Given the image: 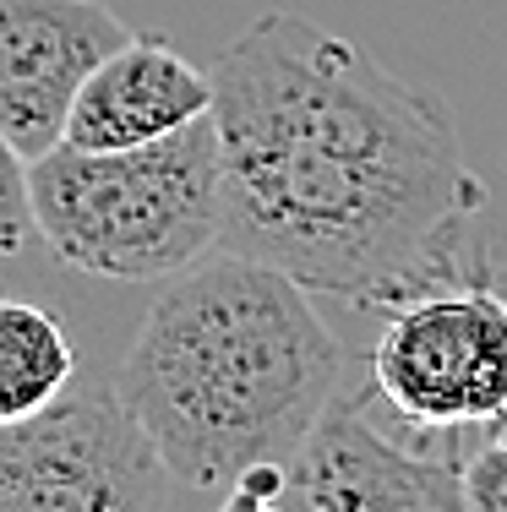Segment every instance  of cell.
<instances>
[{
  "mask_svg": "<svg viewBox=\"0 0 507 512\" xmlns=\"http://www.w3.org/2000/svg\"><path fill=\"white\" fill-rule=\"evenodd\" d=\"M208 77L224 169L219 251L371 311L480 262L469 224L486 180L464 164L437 88L295 11L257 17Z\"/></svg>",
  "mask_w": 507,
  "mask_h": 512,
  "instance_id": "1",
  "label": "cell"
},
{
  "mask_svg": "<svg viewBox=\"0 0 507 512\" xmlns=\"http://www.w3.org/2000/svg\"><path fill=\"white\" fill-rule=\"evenodd\" d=\"M115 393L175 485L235 491L246 474L300 458L349 393V349L289 273L213 251L164 278Z\"/></svg>",
  "mask_w": 507,
  "mask_h": 512,
  "instance_id": "2",
  "label": "cell"
},
{
  "mask_svg": "<svg viewBox=\"0 0 507 512\" xmlns=\"http://www.w3.org/2000/svg\"><path fill=\"white\" fill-rule=\"evenodd\" d=\"M39 240L66 267L115 284H164L219 251V120L197 115L137 148H71L33 158Z\"/></svg>",
  "mask_w": 507,
  "mask_h": 512,
  "instance_id": "3",
  "label": "cell"
},
{
  "mask_svg": "<svg viewBox=\"0 0 507 512\" xmlns=\"http://www.w3.org/2000/svg\"><path fill=\"white\" fill-rule=\"evenodd\" d=\"M371 393L415 442L448 436V447H464L507 420V278H491L486 256L388 306L371 344Z\"/></svg>",
  "mask_w": 507,
  "mask_h": 512,
  "instance_id": "4",
  "label": "cell"
},
{
  "mask_svg": "<svg viewBox=\"0 0 507 512\" xmlns=\"http://www.w3.org/2000/svg\"><path fill=\"white\" fill-rule=\"evenodd\" d=\"M169 485L115 382H77L44 414L0 425V512H164Z\"/></svg>",
  "mask_w": 507,
  "mask_h": 512,
  "instance_id": "5",
  "label": "cell"
},
{
  "mask_svg": "<svg viewBox=\"0 0 507 512\" xmlns=\"http://www.w3.org/2000/svg\"><path fill=\"white\" fill-rule=\"evenodd\" d=\"M126 39L131 28L104 0H0V131L22 158L66 142L82 82Z\"/></svg>",
  "mask_w": 507,
  "mask_h": 512,
  "instance_id": "6",
  "label": "cell"
},
{
  "mask_svg": "<svg viewBox=\"0 0 507 512\" xmlns=\"http://www.w3.org/2000/svg\"><path fill=\"white\" fill-rule=\"evenodd\" d=\"M289 480L317 512H469L458 447L393 442L366 414V393H344L322 414Z\"/></svg>",
  "mask_w": 507,
  "mask_h": 512,
  "instance_id": "7",
  "label": "cell"
},
{
  "mask_svg": "<svg viewBox=\"0 0 507 512\" xmlns=\"http://www.w3.org/2000/svg\"><path fill=\"white\" fill-rule=\"evenodd\" d=\"M213 115V77L191 66L175 44L131 33L120 50L82 82L66 115L71 148H137Z\"/></svg>",
  "mask_w": 507,
  "mask_h": 512,
  "instance_id": "8",
  "label": "cell"
},
{
  "mask_svg": "<svg viewBox=\"0 0 507 512\" xmlns=\"http://www.w3.org/2000/svg\"><path fill=\"white\" fill-rule=\"evenodd\" d=\"M71 387H77V349L66 322L50 306L0 295V425L44 414Z\"/></svg>",
  "mask_w": 507,
  "mask_h": 512,
  "instance_id": "9",
  "label": "cell"
},
{
  "mask_svg": "<svg viewBox=\"0 0 507 512\" xmlns=\"http://www.w3.org/2000/svg\"><path fill=\"white\" fill-rule=\"evenodd\" d=\"M458 474H464L469 512H507V420L475 431L458 447Z\"/></svg>",
  "mask_w": 507,
  "mask_h": 512,
  "instance_id": "10",
  "label": "cell"
},
{
  "mask_svg": "<svg viewBox=\"0 0 507 512\" xmlns=\"http://www.w3.org/2000/svg\"><path fill=\"white\" fill-rule=\"evenodd\" d=\"M39 218H33V158L0 131V256H17L33 246Z\"/></svg>",
  "mask_w": 507,
  "mask_h": 512,
  "instance_id": "11",
  "label": "cell"
}]
</instances>
